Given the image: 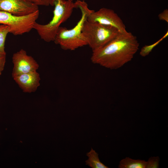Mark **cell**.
I'll use <instances>...</instances> for the list:
<instances>
[{"label": "cell", "mask_w": 168, "mask_h": 168, "mask_svg": "<svg viewBox=\"0 0 168 168\" xmlns=\"http://www.w3.org/2000/svg\"><path fill=\"white\" fill-rule=\"evenodd\" d=\"M139 45L137 37L131 32L120 33L106 45L92 51L91 59L94 64L117 69L132 60Z\"/></svg>", "instance_id": "obj_1"}, {"label": "cell", "mask_w": 168, "mask_h": 168, "mask_svg": "<svg viewBox=\"0 0 168 168\" xmlns=\"http://www.w3.org/2000/svg\"><path fill=\"white\" fill-rule=\"evenodd\" d=\"M75 8H79L81 12L80 20L71 29L60 26L56 34L54 41L65 50H74L88 45L82 33L84 23L90 14L94 10L90 9L84 1L77 0L74 2Z\"/></svg>", "instance_id": "obj_2"}, {"label": "cell", "mask_w": 168, "mask_h": 168, "mask_svg": "<svg viewBox=\"0 0 168 168\" xmlns=\"http://www.w3.org/2000/svg\"><path fill=\"white\" fill-rule=\"evenodd\" d=\"M50 5L54 7L51 20L44 25L35 22L33 27L40 38L48 42L54 41L60 25L70 17L75 8L73 0H51Z\"/></svg>", "instance_id": "obj_3"}, {"label": "cell", "mask_w": 168, "mask_h": 168, "mask_svg": "<svg viewBox=\"0 0 168 168\" xmlns=\"http://www.w3.org/2000/svg\"><path fill=\"white\" fill-rule=\"evenodd\" d=\"M120 32L116 28L109 26L86 20L82 33L92 51L103 47Z\"/></svg>", "instance_id": "obj_4"}, {"label": "cell", "mask_w": 168, "mask_h": 168, "mask_svg": "<svg viewBox=\"0 0 168 168\" xmlns=\"http://www.w3.org/2000/svg\"><path fill=\"white\" fill-rule=\"evenodd\" d=\"M39 15L38 11L30 14L17 16L7 12L0 11V24L9 26L11 33L14 35H22L29 32L32 29Z\"/></svg>", "instance_id": "obj_5"}, {"label": "cell", "mask_w": 168, "mask_h": 168, "mask_svg": "<svg viewBox=\"0 0 168 168\" xmlns=\"http://www.w3.org/2000/svg\"><path fill=\"white\" fill-rule=\"evenodd\" d=\"M87 20L114 27L121 33L127 31L121 18L114 10L110 9L102 8L97 11H94L89 15Z\"/></svg>", "instance_id": "obj_6"}, {"label": "cell", "mask_w": 168, "mask_h": 168, "mask_svg": "<svg viewBox=\"0 0 168 168\" xmlns=\"http://www.w3.org/2000/svg\"><path fill=\"white\" fill-rule=\"evenodd\" d=\"M12 62L13 68L12 73V77L17 75L31 72L36 71L39 65L31 56L27 54L23 49L13 54Z\"/></svg>", "instance_id": "obj_7"}, {"label": "cell", "mask_w": 168, "mask_h": 168, "mask_svg": "<svg viewBox=\"0 0 168 168\" xmlns=\"http://www.w3.org/2000/svg\"><path fill=\"white\" fill-rule=\"evenodd\" d=\"M39 10L38 6L25 0H0V11L23 16Z\"/></svg>", "instance_id": "obj_8"}, {"label": "cell", "mask_w": 168, "mask_h": 168, "mask_svg": "<svg viewBox=\"0 0 168 168\" xmlns=\"http://www.w3.org/2000/svg\"><path fill=\"white\" fill-rule=\"evenodd\" d=\"M13 78L24 92H34L40 85V74L36 71L21 74Z\"/></svg>", "instance_id": "obj_9"}, {"label": "cell", "mask_w": 168, "mask_h": 168, "mask_svg": "<svg viewBox=\"0 0 168 168\" xmlns=\"http://www.w3.org/2000/svg\"><path fill=\"white\" fill-rule=\"evenodd\" d=\"M147 161L144 160L133 159L126 157L119 162V168H145Z\"/></svg>", "instance_id": "obj_10"}, {"label": "cell", "mask_w": 168, "mask_h": 168, "mask_svg": "<svg viewBox=\"0 0 168 168\" xmlns=\"http://www.w3.org/2000/svg\"><path fill=\"white\" fill-rule=\"evenodd\" d=\"M88 159L85 162L86 164L92 168H108L107 166L101 162L98 157V154L92 148L87 153Z\"/></svg>", "instance_id": "obj_11"}, {"label": "cell", "mask_w": 168, "mask_h": 168, "mask_svg": "<svg viewBox=\"0 0 168 168\" xmlns=\"http://www.w3.org/2000/svg\"><path fill=\"white\" fill-rule=\"evenodd\" d=\"M11 30L8 25L0 24V53L6 54L5 50V43L6 38Z\"/></svg>", "instance_id": "obj_12"}, {"label": "cell", "mask_w": 168, "mask_h": 168, "mask_svg": "<svg viewBox=\"0 0 168 168\" xmlns=\"http://www.w3.org/2000/svg\"><path fill=\"white\" fill-rule=\"evenodd\" d=\"M168 35V31H167L165 35L156 42L150 45H145L143 47L141 50L140 54L142 57H145L148 55L153 49L163 40Z\"/></svg>", "instance_id": "obj_13"}, {"label": "cell", "mask_w": 168, "mask_h": 168, "mask_svg": "<svg viewBox=\"0 0 168 168\" xmlns=\"http://www.w3.org/2000/svg\"><path fill=\"white\" fill-rule=\"evenodd\" d=\"M160 158L158 156L150 157L147 161L145 168H158L159 166Z\"/></svg>", "instance_id": "obj_14"}, {"label": "cell", "mask_w": 168, "mask_h": 168, "mask_svg": "<svg viewBox=\"0 0 168 168\" xmlns=\"http://www.w3.org/2000/svg\"><path fill=\"white\" fill-rule=\"evenodd\" d=\"M38 6H48L50 5L51 0H25Z\"/></svg>", "instance_id": "obj_15"}, {"label": "cell", "mask_w": 168, "mask_h": 168, "mask_svg": "<svg viewBox=\"0 0 168 168\" xmlns=\"http://www.w3.org/2000/svg\"><path fill=\"white\" fill-rule=\"evenodd\" d=\"M6 54L0 53V76L4 69L6 62Z\"/></svg>", "instance_id": "obj_16"}, {"label": "cell", "mask_w": 168, "mask_h": 168, "mask_svg": "<svg viewBox=\"0 0 168 168\" xmlns=\"http://www.w3.org/2000/svg\"><path fill=\"white\" fill-rule=\"evenodd\" d=\"M159 19L160 20L165 21L168 23V10L166 9L158 15Z\"/></svg>", "instance_id": "obj_17"}]
</instances>
